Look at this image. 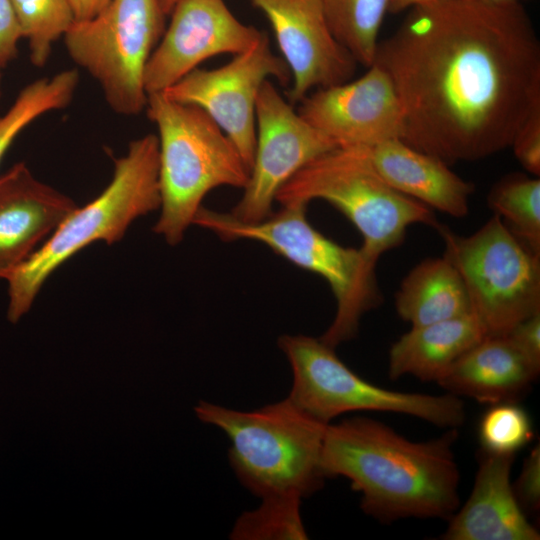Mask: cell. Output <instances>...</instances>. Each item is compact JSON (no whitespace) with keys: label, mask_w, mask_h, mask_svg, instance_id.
<instances>
[{"label":"cell","mask_w":540,"mask_h":540,"mask_svg":"<svg viewBox=\"0 0 540 540\" xmlns=\"http://www.w3.org/2000/svg\"><path fill=\"white\" fill-rule=\"evenodd\" d=\"M475 1L488 3V4H495V5H507V4L520 2L519 0H475Z\"/></svg>","instance_id":"e575fe53"},{"label":"cell","mask_w":540,"mask_h":540,"mask_svg":"<svg viewBox=\"0 0 540 540\" xmlns=\"http://www.w3.org/2000/svg\"><path fill=\"white\" fill-rule=\"evenodd\" d=\"M337 147L266 80L256 102V146L249 180L230 213L243 222L267 218L280 188L308 163Z\"/></svg>","instance_id":"7c38bea8"},{"label":"cell","mask_w":540,"mask_h":540,"mask_svg":"<svg viewBox=\"0 0 540 540\" xmlns=\"http://www.w3.org/2000/svg\"><path fill=\"white\" fill-rule=\"evenodd\" d=\"M22 38L11 0H0V69L17 56V45Z\"/></svg>","instance_id":"4dcf8cb0"},{"label":"cell","mask_w":540,"mask_h":540,"mask_svg":"<svg viewBox=\"0 0 540 540\" xmlns=\"http://www.w3.org/2000/svg\"><path fill=\"white\" fill-rule=\"evenodd\" d=\"M194 411L202 422L228 436L230 465L255 496L302 499L322 488L328 424L307 415L288 397L248 412L200 401Z\"/></svg>","instance_id":"277c9868"},{"label":"cell","mask_w":540,"mask_h":540,"mask_svg":"<svg viewBox=\"0 0 540 540\" xmlns=\"http://www.w3.org/2000/svg\"><path fill=\"white\" fill-rule=\"evenodd\" d=\"M250 1L266 15L290 70V103L350 80L357 62L332 33L321 0Z\"/></svg>","instance_id":"9a60e30c"},{"label":"cell","mask_w":540,"mask_h":540,"mask_svg":"<svg viewBox=\"0 0 540 540\" xmlns=\"http://www.w3.org/2000/svg\"><path fill=\"white\" fill-rule=\"evenodd\" d=\"M278 347L293 374L288 398L310 417L329 424L352 411H381L420 418L438 427L457 429L466 411L459 396L388 390L354 373L320 338L285 334Z\"/></svg>","instance_id":"ba28073f"},{"label":"cell","mask_w":540,"mask_h":540,"mask_svg":"<svg viewBox=\"0 0 540 540\" xmlns=\"http://www.w3.org/2000/svg\"><path fill=\"white\" fill-rule=\"evenodd\" d=\"M335 38L357 63L373 64L381 24L391 0H321Z\"/></svg>","instance_id":"603a6c76"},{"label":"cell","mask_w":540,"mask_h":540,"mask_svg":"<svg viewBox=\"0 0 540 540\" xmlns=\"http://www.w3.org/2000/svg\"><path fill=\"white\" fill-rule=\"evenodd\" d=\"M432 0H391L389 12L399 13Z\"/></svg>","instance_id":"d6a6232c"},{"label":"cell","mask_w":540,"mask_h":540,"mask_svg":"<svg viewBox=\"0 0 540 540\" xmlns=\"http://www.w3.org/2000/svg\"><path fill=\"white\" fill-rule=\"evenodd\" d=\"M74 11L75 20L83 21L97 15L110 0H69Z\"/></svg>","instance_id":"1f68e13d"},{"label":"cell","mask_w":540,"mask_h":540,"mask_svg":"<svg viewBox=\"0 0 540 540\" xmlns=\"http://www.w3.org/2000/svg\"><path fill=\"white\" fill-rule=\"evenodd\" d=\"M444 257L460 274L470 312L486 336H504L540 312V254L493 215L477 231L460 236L439 224Z\"/></svg>","instance_id":"9c48e42d"},{"label":"cell","mask_w":540,"mask_h":540,"mask_svg":"<svg viewBox=\"0 0 540 540\" xmlns=\"http://www.w3.org/2000/svg\"><path fill=\"white\" fill-rule=\"evenodd\" d=\"M77 207L23 162L0 176V279L27 261Z\"/></svg>","instance_id":"2e32d148"},{"label":"cell","mask_w":540,"mask_h":540,"mask_svg":"<svg viewBox=\"0 0 540 540\" xmlns=\"http://www.w3.org/2000/svg\"><path fill=\"white\" fill-rule=\"evenodd\" d=\"M510 147L528 174L540 175V106L536 107L517 129Z\"/></svg>","instance_id":"83f0119b"},{"label":"cell","mask_w":540,"mask_h":540,"mask_svg":"<svg viewBox=\"0 0 540 540\" xmlns=\"http://www.w3.org/2000/svg\"><path fill=\"white\" fill-rule=\"evenodd\" d=\"M504 336L540 370V312L519 322Z\"/></svg>","instance_id":"f546056e"},{"label":"cell","mask_w":540,"mask_h":540,"mask_svg":"<svg viewBox=\"0 0 540 540\" xmlns=\"http://www.w3.org/2000/svg\"><path fill=\"white\" fill-rule=\"evenodd\" d=\"M487 205L507 228L533 252L540 254V179L509 173L496 181Z\"/></svg>","instance_id":"cb8c5ba5"},{"label":"cell","mask_w":540,"mask_h":540,"mask_svg":"<svg viewBox=\"0 0 540 540\" xmlns=\"http://www.w3.org/2000/svg\"><path fill=\"white\" fill-rule=\"evenodd\" d=\"M159 0H110L64 35L71 59L100 85L110 108L125 116L147 103L144 73L165 27Z\"/></svg>","instance_id":"30bf717a"},{"label":"cell","mask_w":540,"mask_h":540,"mask_svg":"<svg viewBox=\"0 0 540 540\" xmlns=\"http://www.w3.org/2000/svg\"><path fill=\"white\" fill-rule=\"evenodd\" d=\"M324 200L341 211L363 238V254L377 265L380 256L403 242L413 224L435 229L432 209L391 187L361 147H337L299 170L277 192L281 206Z\"/></svg>","instance_id":"52a82bcc"},{"label":"cell","mask_w":540,"mask_h":540,"mask_svg":"<svg viewBox=\"0 0 540 540\" xmlns=\"http://www.w3.org/2000/svg\"><path fill=\"white\" fill-rule=\"evenodd\" d=\"M395 307L412 327L470 312L463 280L444 256L426 259L408 273L396 293Z\"/></svg>","instance_id":"44dd1931"},{"label":"cell","mask_w":540,"mask_h":540,"mask_svg":"<svg viewBox=\"0 0 540 540\" xmlns=\"http://www.w3.org/2000/svg\"><path fill=\"white\" fill-rule=\"evenodd\" d=\"M178 0H159L163 13L169 15Z\"/></svg>","instance_id":"836d02e7"},{"label":"cell","mask_w":540,"mask_h":540,"mask_svg":"<svg viewBox=\"0 0 540 540\" xmlns=\"http://www.w3.org/2000/svg\"><path fill=\"white\" fill-rule=\"evenodd\" d=\"M301 499L294 496L262 499L253 511L244 512L236 521L231 539H307L300 515Z\"/></svg>","instance_id":"484cf974"},{"label":"cell","mask_w":540,"mask_h":540,"mask_svg":"<svg viewBox=\"0 0 540 540\" xmlns=\"http://www.w3.org/2000/svg\"><path fill=\"white\" fill-rule=\"evenodd\" d=\"M364 150L378 174L395 190L455 218L468 214L474 185L453 172L444 160L401 139Z\"/></svg>","instance_id":"ac0fdd59"},{"label":"cell","mask_w":540,"mask_h":540,"mask_svg":"<svg viewBox=\"0 0 540 540\" xmlns=\"http://www.w3.org/2000/svg\"><path fill=\"white\" fill-rule=\"evenodd\" d=\"M456 429L414 442L365 417L328 424L321 466L326 476L349 479L361 509L382 522L449 519L457 510L460 474L453 452Z\"/></svg>","instance_id":"7a4b0ae2"},{"label":"cell","mask_w":540,"mask_h":540,"mask_svg":"<svg viewBox=\"0 0 540 540\" xmlns=\"http://www.w3.org/2000/svg\"><path fill=\"white\" fill-rule=\"evenodd\" d=\"M515 454L484 452L472 492L449 518L446 540H538L540 534L526 518L510 474Z\"/></svg>","instance_id":"e0dca14e"},{"label":"cell","mask_w":540,"mask_h":540,"mask_svg":"<svg viewBox=\"0 0 540 540\" xmlns=\"http://www.w3.org/2000/svg\"><path fill=\"white\" fill-rule=\"evenodd\" d=\"M479 441L484 452L515 454L532 438L528 413L515 402L491 405L479 423Z\"/></svg>","instance_id":"4316f807"},{"label":"cell","mask_w":540,"mask_h":540,"mask_svg":"<svg viewBox=\"0 0 540 540\" xmlns=\"http://www.w3.org/2000/svg\"><path fill=\"white\" fill-rule=\"evenodd\" d=\"M506 336H486L437 381L448 393L480 403L514 402L539 374Z\"/></svg>","instance_id":"d6986e66"},{"label":"cell","mask_w":540,"mask_h":540,"mask_svg":"<svg viewBox=\"0 0 540 540\" xmlns=\"http://www.w3.org/2000/svg\"><path fill=\"white\" fill-rule=\"evenodd\" d=\"M170 15L145 68L147 95L164 91L212 56L246 51L263 34L239 21L224 0H178Z\"/></svg>","instance_id":"4fadbf2b"},{"label":"cell","mask_w":540,"mask_h":540,"mask_svg":"<svg viewBox=\"0 0 540 540\" xmlns=\"http://www.w3.org/2000/svg\"><path fill=\"white\" fill-rule=\"evenodd\" d=\"M22 38L28 41L30 61L43 67L53 43L75 22L69 0H11Z\"/></svg>","instance_id":"d4e9b609"},{"label":"cell","mask_w":540,"mask_h":540,"mask_svg":"<svg viewBox=\"0 0 540 540\" xmlns=\"http://www.w3.org/2000/svg\"><path fill=\"white\" fill-rule=\"evenodd\" d=\"M485 337L484 328L471 312L411 327L389 350V377L397 379L411 375L423 381L437 382Z\"/></svg>","instance_id":"ffe728a7"},{"label":"cell","mask_w":540,"mask_h":540,"mask_svg":"<svg viewBox=\"0 0 540 540\" xmlns=\"http://www.w3.org/2000/svg\"><path fill=\"white\" fill-rule=\"evenodd\" d=\"M1 70H2V69H0V98H1V79H2V76H1Z\"/></svg>","instance_id":"d590c367"},{"label":"cell","mask_w":540,"mask_h":540,"mask_svg":"<svg viewBox=\"0 0 540 540\" xmlns=\"http://www.w3.org/2000/svg\"><path fill=\"white\" fill-rule=\"evenodd\" d=\"M520 504L531 510L540 506V448L535 447L525 459L513 488Z\"/></svg>","instance_id":"f1b7e54d"},{"label":"cell","mask_w":540,"mask_h":540,"mask_svg":"<svg viewBox=\"0 0 540 540\" xmlns=\"http://www.w3.org/2000/svg\"><path fill=\"white\" fill-rule=\"evenodd\" d=\"M145 108L159 133L161 204L153 231L175 246L211 190L244 189L250 172L234 143L198 106L157 92L148 94Z\"/></svg>","instance_id":"5b68a950"},{"label":"cell","mask_w":540,"mask_h":540,"mask_svg":"<svg viewBox=\"0 0 540 540\" xmlns=\"http://www.w3.org/2000/svg\"><path fill=\"white\" fill-rule=\"evenodd\" d=\"M159 140L146 134L129 143L114 160L109 185L93 201L76 207L50 237L7 277V318L16 323L26 314L48 277L77 252L96 241L123 238L139 217L160 208Z\"/></svg>","instance_id":"3957f363"},{"label":"cell","mask_w":540,"mask_h":540,"mask_svg":"<svg viewBox=\"0 0 540 540\" xmlns=\"http://www.w3.org/2000/svg\"><path fill=\"white\" fill-rule=\"evenodd\" d=\"M373 63L399 96L402 140L448 164L510 147L540 106V43L520 2L414 6Z\"/></svg>","instance_id":"6da1fadb"},{"label":"cell","mask_w":540,"mask_h":540,"mask_svg":"<svg viewBox=\"0 0 540 540\" xmlns=\"http://www.w3.org/2000/svg\"><path fill=\"white\" fill-rule=\"evenodd\" d=\"M367 68L360 78L316 89L299 102V115L338 147L403 138V109L391 78L375 63Z\"/></svg>","instance_id":"5bb4252c"},{"label":"cell","mask_w":540,"mask_h":540,"mask_svg":"<svg viewBox=\"0 0 540 540\" xmlns=\"http://www.w3.org/2000/svg\"><path fill=\"white\" fill-rule=\"evenodd\" d=\"M306 209L304 204L284 205L261 221L243 222L231 213L202 206L193 224L222 240L260 242L294 265L324 278L337 308L320 339L335 348L356 336L362 316L381 301L376 264L360 248L341 246L320 233L307 220Z\"/></svg>","instance_id":"8992f818"},{"label":"cell","mask_w":540,"mask_h":540,"mask_svg":"<svg viewBox=\"0 0 540 540\" xmlns=\"http://www.w3.org/2000/svg\"><path fill=\"white\" fill-rule=\"evenodd\" d=\"M79 84L75 69L37 79L20 90L12 105L0 116V162L16 137L43 114L66 108Z\"/></svg>","instance_id":"7402d4cb"},{"label":"cell","mask_w":540,"mask_h":540,"mask_svg":"<svg viewBox=\"0 0 540 540\" xmlns=\"http://www.w3.org/2000/svg\"><path fill=\"white\" fill-rule=\"evenodd\" d=\"M520 1V0H519Z\"/></svg>","instance_id":"8d00e7d4"},{"label":"cell","mask_w":540,"mask_h":540,"mask_svg":"<svg viewBox=\"0 0 540 540\" xmlns=\"http://www.w3.org/2000/svg\"><path fill=\"white\" fill-rule=\"evenodd\" d=\"M269 77L285 85L291 73L284 59L272 52L263 32L252 47L227 64L196 68L162 93L204 110L234 143L250 172L256 146L257 97Z\"/></svg>","instance_id":"8fae6325"}]
</instances>
